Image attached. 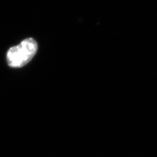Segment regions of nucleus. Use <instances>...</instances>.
I'll return each mask as SVG.
<instances>
[{"label":"nucleus","instance_id":"obj_1","mask_svg":"<svg viewBox=\"0 0 157 157\" xmlns=\"http://www.w3.org/2000/svg\"><path fill=\"white\" fill-rule=\"evenodd\" d=\"M38 44L35 40L30 37L23 40L18 45L13 46L6 54L8 65L12 67H21L30 62L36 54Z\"/></svg>","mask_w":157,"mask_h":157}]
</instances>
